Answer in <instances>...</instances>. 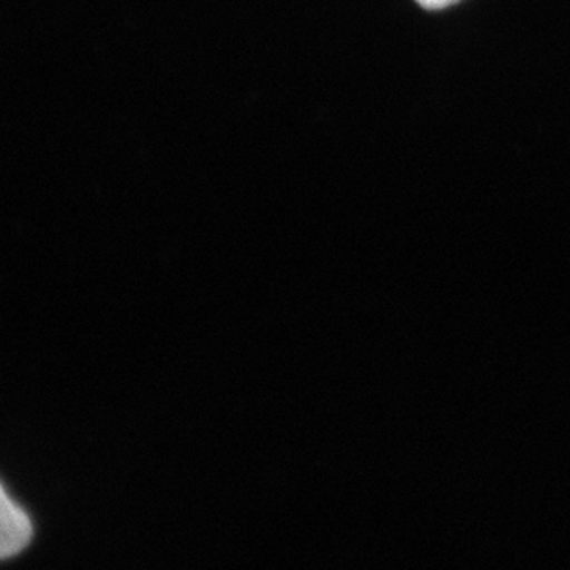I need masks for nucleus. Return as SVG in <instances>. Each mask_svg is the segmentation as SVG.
I'll return each mask as SVG.
<instances>
[{"label":"nucleus","mask_w":570,"mask_h":570,"mask_svg":"<svg viewBox=\"0 0 570 570\" xmlns=\"http://www.w3.org/2000/svg\"><path fill=\"white\" fill-rule=\"evenodd\" d=\"M461 0H417V4L423 6L426 10H444L449 6L458 4Z\"/></svg>","instance_id":"nucleus-2"},{"label":"nucleus","mask_w":570,"mask_h":570,"mask_svg":"<svg viewBox=\"0 0 570 570\" xmlns=\"http://www.w3.org/2000/svg\"><path fill=\"white\" fill-rule=\"evenodd\" d=\"M30 517L10 499L0 483V560H8L27 549L32 539Z\"/></svg>","instance_id":"nucleus-1"}]
</instances>
